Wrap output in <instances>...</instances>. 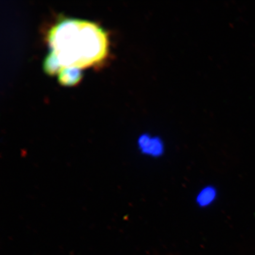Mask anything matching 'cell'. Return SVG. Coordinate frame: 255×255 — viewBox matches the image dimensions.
<instances>
[{
	"label": "cell",
	"mask_w": 255,
	"mask_h": 255,
	"mask_svg": "<svg viewBox=\"0 0 255 255\" xmlns=\"http://www.w3.org/2000/svg\"><path fill=\"white\" fill-rule=\"evenodd\" d=\"M47 39L50 51L56 54L63 68L99 65L109 52L108 33L91 21L63 18L48 31Z\"/></svg>",
	"instance_id": "cell-1"
},
{
	"label": "cell",
	"mask_w": 255,
	"mask_h": 255,
	"mask_svg": "<svg viewBox=\"0 0 255 255\" xmlns=\"http://www.w3.org/2000/svg\"><path fill=\"white\" fill-rule=\"evenodd\" d=\"M140 150L146 155L151 157H160L164 152V145L158 137L142 135L138 139Z\"/></svg>",
	"instance_id": "cell-2"
},
{
	"label": "cell",
	"mask_w": 255,
	"mask_h": 255,
	"mask_svg": "<svg viewBox=\"0 0 255 255\" xmlns=\"http://www.w3.org/2000/svg\"><path fill=\"white\" fill-rule=\"evenodd\" d=\"M81 69L75 67L64 68L58 74L59 84L65 87H73L79 84L82 78Z\"/></svg>",
	"instance_id": "cell-3"
},
{
	"label": "cell",
	"mask_w": 255,
	"mask_h": 255,
	"mask_svg": "<svg viewBox=\"0 0 255 255\" xmlns=\"http://www.w3.org/2000/svg\"><path fill=\"white\" fill-rule=\"evenodd\" d=\"M63 69L56 54L50 51L44 58L43 63V69L49 76H55Z\"/></svg>",
	"instance_id": "cell-4"
},
{
	"label": "cell",
	"mask_w": 255,
	"mask_h": 255,
	"mask_svg": "<svg viewBox=\"0 0 255 255\" xmlns=\"http://www.w3.org/2000/svg\"><path fill=\"white\" fill-rule=\"evenodd\" d=\"M217 190L212 186H207L199 191L196 197L197 205L200 207L209 206L215 202L216 199Z\"/></svg>",
	"instance_id": "cell-5"
}]
</instances>
